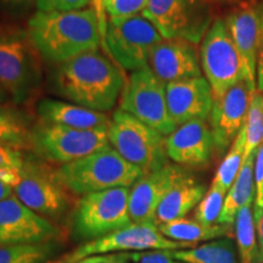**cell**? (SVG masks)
<instances>
[{"label": "cell", "mask_w": 263, "mask_h": 263, "mask_svg": "<svg viewBox=\"0 0 263 263\" xmlns=\"http://www.w3.org/2000/svg\"><path fill=\"white\" fill-rule=\"evenodd\" d=\"M195 246L189 242L166 238L155 223H132L103 238L85 242L68 254L48 263H76L85 257L106 255L118 251H145V250H184Z\"/></svg>", "instance_id": "12"}, {"label": "cell", "mask_w": 263, "mask_h": 263, "mask_svg": "<svg viewBox=\"0 0 263 263\" xmlns=\"http://www.w3.org/2000/svg\"><path fill=\"white\" fill-rule=\"evenodd\" d=\"M255 188L254 217L257 223L263 215V143L258 147L255 160Z\"/></svg>", "instance_id": "33"}, {"label": "cell", "mask_w": 263, "mask_h": 263, "mask_svg": "<svg viewBox=\"0 0 263 263\" xmlns=\"http://www.w3.org/2000/svg\"><path fill=\"white\" fill-rule=\"evenodd\" d=\"M127 186L84 195L78 202L73 234L82 240H95L132 224Z\"/></svg>", "instance_id": "6"}, {"label": "cell", "mask_w": 263, "mask_h": 263, "mask_svg": "<svg viewBox=\"0 0 263 263\" xmlns=\"http://www.w3.org/2000/svg\"><path fill=\"white\" fill-rule=\"evenodd\" d=\"M120 110L130 114L162 136L177 129L167 107L166 84L149 66L133 71L120 99Z\"/></svg>", "instance_id": "10"}, {"label": "cell", "mask_w": 263, "mask_h": 263, "mask_svg": "<svg viewBox=\"0 0 263 263\" xmlns=\"http://www.w3.org/2000/svg\"><path fill=\"white\" fill-rule=\"evenodd\" d=\"M41 58L27 29L0 21V87L14 103H26L41 87Z\"/></svg>", "instance_id": "3"}, {"label": "cell", "mask_w": 263, "mask_h": 263, "mask_svg": "<svg viewBox=\"0 0 263 263\" xmlns=\"http://www.w3.org/2000/svg\"><path fill=\"white\" fill-rule=\"evenodd\" d=\"M216 2H221V3H230V2H233V0H216Z\"/></svg>", "instance_id": "44"}, {"label": "cell", "mask_w": 263, "mask_h": 263, "mask_svg": "<svg viewBox=\"0 0 263 263\" xmlns=\"http://www.w3.org/2000/svg\"><path fill=\"white\" fill-rule=\"evenodd\" d=\"M57 174L66 189L87 195L122 186L129 188L144 173L107 145L83 159L62 164Z\"/></svg>", "instance_id": "4"}, {"label": "cell", "mask_w": 263, "mask_h": 263, "mask_svg": "<svg viewBox=\"0 0 263 263\" xmlns=\"http://www.w3.org/2000/svg\"><path fill=\"white\" fill-rule=\"evenodd\" d=\"M200 64L211 85L213 99L223 97L239 82L246 81L241 57L223 18L215 20L202 38Z\"/></svg>", "instance_id": "9"}, {"label": "cell", "mask_w": 263, "mask_h": 263, "mask_svg": "<svg viewBox=\"0 0 263 263\" xmlns=\"http://www.w3.org/2000/svg\"><path fill=\"white\" fill-rule=\"evenodd\" d=\"M256 227H257V256H256V259L254 263H263V215L259 221L256 223Z\"/></svg>", "instance_id": "40"}, {"label": "cell", "mask_w": 263, "mask_h": 263, "mask_svg": "<svg viewBox=\"0 0 263 263\" xmlns=\"http://www.w3.org/2000/svg\"><path fill=\"white\" fill-rule=\"evenodd\" d=\"M147 3L149 0H104V6L108 18H118L143 14Z\"/></svg>", "instance_id": "32"}, {"label": "cell", "mask_w": 263, "mask_h": 263, "mask_svg": "<svg viewBox=\"0 0 263 263\" xmlns=\"http://www.w3.org/2000/svg\"><path fill=\"white\" fill-rule=\"evenodd\" d=\"M107 145L108 127L77 129L42 123L32 128L31 146L39 156L51 162H73Z\"/></svg>", "instance_id": "11"}, {"label": "cell", "mask_w": 263, "mask_h": 263, "mask_svg": "<svg viewBox=\"0 0 263 263\" xmlns=\"http://www.w3.org/2000/svg\"><path fill=\"white\" fill-rule=\"evenodd\" d=\"M171 256L183 263H239L238 248L232 239L207 242L195 249L171 250Z\"/></svg>", "instance_id": "25"}, {"label": "cell", "mask_w": 263, "mask_h": 263, "mask_svg": "<svg viewBox=\"0 0 263 263\" xmlns=\"http://www.w3.org/2000/svg\"><path fill=\"white\" fill-rule=\"evenodd\" d=\"M27 32L39 55L60 65L101 45L97 14L91 8L65 12L35 11Z\"/></svg>", "instance_id": "2"}, {"label": "cell", "mask_w": 263, "mask_h": 263, "mask_svg": "<svg viewBox=\"0 0 263 263\" xmlns=\"http://www.w3.org/2000/svg\"><path fill=\"white\" fill-rule=\"evenodd\" d=\"M213 149L212 130L203 120L184 123L166 138L168 159L184 166H205L211 159Z\"/></svg>", "instance_id": "19"}, {"label": "cell", "mask_w": 263, "mask_h": 263, "mask_svg": "<svg viewBox=\"0 0 263 263\" xmlns=\"http://www.w3.org/2000/svg\"><path fill=\"white\" fill-rule=\"evenodd\" d=\"M108 143L143 173L160 170L168 163L164 136L120 108L115 111L108 126Z\"/></svg>", "instance_id": "5"}, {"label": "cell", "mask_w": 263, "mask_h": 263, "mask_svg": "<svg viewBox=\"0 0 263 263\" xmlns=\"http://www.w3.org/2000/svg\"><path fill=\"white\" fill-rule=\"evenodd\" d=\"M246 144V132L245 126L241 128L239 134L236 136L234 143L227 154L221 166L217 170L215 178H213V185L218 186L226 193H228L230 186L233 185L234 180L238 177L239 171L244 162V151Z\"/></svg>", "instance_id": "28"}, {"label": "cell", "mask_w": 263, "mask_h": 263, "mask_svg": "<svg viewBox=\"0 0 263 263\" xmlns=\"http://www.w3.org/2000/svg\"><path fill=\"white\" fill-rule=\"evenodd\" d=\"M160 232L171 240L195 244L199 241L222 238L228 235L232 227L223 224H203L196 219L180 218L157 226Z\"/></svg>", "instance_id": "24"}, {"label": "cell", "mask_w": 263, "mask_h": 263, "mask_svg": "<svg viewBox=\"0 0 263 263\" xmlns=\"http://www.w3.org/2000/svg\"><path fill=\"white\" fill-rule=\"evenodd\" d=\"M32 128L22 111L8 104H0V141L15 149L31 146Z\"/></svg>", "instance_id": "26"}, {"label": "cell", "mask_w": 263, "mask_h": 263, "mask_svg": "<svg viewBox=\"0 0 263 263\" xmlns=\"http://www.w3.org/2000/svg\"><path fill=\"white\" fill-rule=\"evenodd\" d=\"M259 20H261V28H259V48L257 59V90L263 93V2L259 3Z\"/></svg>", "instance_id": "39"}, {"label": "cell", "mask_w": 263, "mask_h": 263, "mask_svg": "<svg viewBox=\"0 0 263 263\" xmlns=\"http://www.w3.org/2000/svg\"><path fill=\"white\" fill-rule=\"evenodd\" d=\"M227 193L216 185H211L206 195L196 207L195 219L203 224H215L218 223L223 206H224Z\"/></svg>", "instance_id": "31"}, {"label": "cell", "mask_w": 263, "mask_h": 263, "mask_svg": "<svg viewBox=\"0 0 263 263\" xmlns=\"http://www.w3.org/2000/svg\"><path fill=\"white\" fill-rule=\"evenodd\" d=\"M90 5H91V9L95 11V14H97V17L99 21V28H100L101 45H103L105 50V38H106L108 17L106 15V11H105L104 0H90Z\"/></svg>", "instance_id": "38"}, {"label": "cell", "mask_w": 263, "mask_h": 263, "mask_svg": "<svg viewBox=\"0 0 263 263\" xmlns=\"http://www.w3.org/2000/svg\"><path fill=\"white\" fill-rule=\"evenodd\" d=\"M59 179L57 171H51L33 159H25L20 170L15 196L32 211L42 217L59 218L68 209V195Z\"/></svg>", "instance_id": "13"}, {"label": "cell", "mask_w": 263, "mask_h": 263, "mask_svg": "<svg viewBox=\"0 0 263 263\" xmlns=\"http://www.w3.org/2000/svg\"><path fill=\"white\" fill-rule=\"evenodd\" d=\"M224 21L244 64L246 82L257 89V59L261 28L258 5H241L233 10Z\"/></svg>", "instance_id": "20"}, {"label": "cell", "mask_w": 263, "mask_h": 263, "mask_svg": "<svg viewBox=\"0 0 263 263\" xmlns=\"http://www.w3.org/2000/svg\"><path fill=\"white\" fill-rule=\"evenodd\" d=\"M126 82L120 66L95 50L58 65L51 83L59 97L89 110L107 112L120 100Z\"/></svg>", "instance_id": "1"}, {"label": "cell", "mask_w": 263, "mask_h": 263, "mask_svg": "<svg viewBox=\"0 0 263 263\" xmlns=\"http://www.w3.org/2000/svg\"><path fill=\"white\" fill-rule=\"evenodd\" d=\"M37 115L43 123L58 124L77 129L108 127L111 122L110 118L104 112H98L73 103L51 98H44L38 101Z\"/></svg>", "instance_id": "21"}, {"label": "cell", "mask_w": 263, "mask_h": 263, "mask_svg": "<svg viewBox=\"0 0 263 263\" xmlns=\"http://www.w3.org/2000/svg\"><path fill=\"white\" fill-rule=\"evenodd\" d=\"M54 241L0 246V263H45L57 252Z\"/></svg>", "instance_id": "29"}, {"label": "cell", "mask_w": 263, "mask_h": 263, "mask_svg": "<svg viewBox=\"0 0 263 263\" xmlns=\"http://www.w3.org/2000/svg\"><path fill=\"white\" fill-rule=\"evenodd\" d=\"M90 0H37V11L65 12L87 9Z\"/></svg>", "instance_id": "34"}, {"label": "cell", "mask_w": 263, "mask_h": 263, "mask_svg": "<svg viewBox=\"0 0 263 263\" xmlns=\"http://www.w3.org/2000/svg\"><path fill=\"white\" fill-rule=\"evenodd\" d=\"M182 167L167 163L162 168L144 173L130 189L129 216L133 223H155L156 211L166 194L188 176Z\"/></svg>", "instance_id": "16"}, {"label": "cell", "mask_w": 263, "mask_h": 263, "mask_svg": "<svg viewBox=\"0 0 263 263\" xmlns=\"http://www.w3.org/2000/svg\"><path fill=\"white\" fill-rule=\"evenodd\" d=\"M246 144L244 161L257 154L263 143V93L256 90L250 103L248 118L245 122Z\"/></svg>", "instance_id": "30"}, {"label": "cell", "mask_w": 263, "mask_h": 263, "mask_svg": "<svg viewBox=\"0 0 263 263\" xmlns=\"http://www.w3.org/2000/svg\"><path fill=\"white\" fill-rule=\"evenodd\" d=\"M257 89L246 81L239 82L221 98L213 99L210 112V128L212 130L215 149L219 154L234 143L236 136L245 126L250 103Z\"/></svg>", "instance_id": "15"}, {"label": "cell", "mask_w": 263, "mask_h": 263, "mask_svg": "<svg viewBox=\"0 0 263 263\" xmlns=\"http://www.w3.org/2000/svg\"><path fill=\"white\" fill-rule=\"evenodd\" d=\"M141 15L163 39H183L194 44L202 41L213 24L209 0H149Z\"/></svg>", "instance_id": "7"}, {"label": "cell", "mask_w": 263, "mask_h": 263, "mask_svg": "<svg viewBox=\"0 0 263 263\" xmlns=\"http://www.w3.org/2000/svg\"><path fill=\"white\" fill-rule=\"evenodd\" d=\"M9 99V95L6 94V91L3 89L2 87H0V104H5L6 101H8Z\"/></svg>", "instance_id": "43"}, {"label": "cell", "mask_w": 263, "mask_h": 263, "mask_svg": "<svg viewBox=\"0 0 263 263\" xmlns=\"http://www.w3.org/2000/svg\"><path fill=\"white\" fill-rule=\"evenodd\" d=\"M149 67L164 84L201 77L196 44L183 39H163L151 52Z\"/></svg>", "instance_id": "18"}, {"label": "cell", "mask_w": 263, "mask_h": 263, "mask_svg": "<svg viewBox=\"0 0 263 263\" xmlns=\"http://www.w3.org/2000/svg\"><path fill=\"white\" fill-rule=\"evenodd\" d=\"M37 8V0H0V14L12 18L28 15Z\"/></svg>", "instance_id": "35"}, {"label": "cell", "mask_w": 263, "mask_h": 263, "mask_svg": "<svg viewBox=\"0 0 263 263\" xmlns=\"http://www.w3.org/2000/svg\"><path fill=\"white\" fill-rule=\"evenodd\" d=\"M205 184L196 182L190 174L179 180L161 201L156 211L155 224L160 226L184 218L206 195Z\"/></svg>", "instance_id": "22"}, {"label": "cell", "mask_w": 263, "mask_h": 263, "mask_svg": "<svg viewBox=\"0 0 263 263\" xmlns=\"http://www.w3.org/2000/svg\"><path fill=\"white\" fill-rule=\"evenodd\" d=\"M162 41L155 26L141 14L108 18L105 52L121 68L133 72L149 66L151 52Z\"/></svg>", "instance_id": "8"}, {"label": "cell", "mask_w": 263, "mask_h": 263, "mask_svg": "<svg viewBox=\"0 0 263 263\" xmlns=\"http://www.w3.org/2000/svg\"><path fill=\"white\" fill-rule=\"evenodd\" d=\"M108 257H110V254L95 255V256H89V257H85V258L81 259V261H78L76 263H101V262L106 261Z\"/></svg>", "instance_id": "42"}, {"label": "cell", "mask_w": 263, "mask_h": 263, "mask_svg": "<svg viewBox=\"0 0 263 263\" xmlns=\"http://www.w3.org/2000/svg\"><path fill=\"white\" fill-rule=\"evenodd\" d=\"M166 98L170 116L177 127L194 120L206 121L212 110L211 85L202 76L166 84Z\"/></svg>", "instance_id": "17"}, {"label": "cell", "mask_w": 263, "mask_h": 263, "mask_svg": "<svg viewBox=\"0 0 263 263\" xmlns=\"http://www.w3.org/2000/svg\"><path fill=\"white\" fill-rule=\"evenodd\" d=\"M255 226L254 201H250L240 209L235 218L236 244L241 263H254L257 256L258 245Z\"/></svg>", "instance_id": "27"}, {"label": "cell", "mask_w": 263, "mask_h": 263, "mask_svg": "<svg viewBox=\"0 0 263 263\" xmlns=\"http://www.w3.org/2000/svg\"><path fill=\"white\" fill-rule=\"evenodd\" d=\"M255 160L256 155L242 162L238 177L226 195L224 206L219 216L218 224L232 227L241 207L250 201H255Z\"/></svg>", "instance_id": "23"}, {"label": "cell", "mask_w": 263, "mask_h": 263, "mask_svg": "<svg viewBox=\"0 0 263 263\" xmlns=\"http://www.w3.org/2000/svg\"><path fill=\"white\" fill-rule=\"evenodd\" d=\"M12 193H14V188L0 179V201H2V200L8 199L10 196H12Z\"/></svg>", "instance_id": "41"}, {"label": "cell", "mask_w": 263, "mask_h": 263, "mask_svg": "<svg viewBox=\"0 0 263 263\" xmlns=\"http://www.w3.org/2000/svg\"><path fill=\"white\" fill-rule=\"evenodd\" d=\"M60 230L16 196L0 201V246L52 241Z\"/></svg>", "instance_id": "14"}, {"label": "cell", "mask_w": 263, "mask_h": 263, "mask_svg": "<svg viewBox=\"0 0 263 263\" xmlns=\"http://www.w3.org/2000/svg\"><path fill=\"white\" fill-rule=\"evenodd\" d=\"M171 250H156V251L136 252L133 254L134 263H183L171 256Z\"/></svg>", "instance_id": "37"}, {"label": "cell", "mask_w": 263, "mask_h": 263, "mask_svg": "<svg viewBox=\"0 0 263 263\" xmlns=\"http://www.w3.org/2000/svg\"><path fill=\"white\" fill-rule=\"evenodd\" d=\"M25 157L21 150L6 145L0 141V168L21 170Z\"/></svg>", "instance_id": "36"}]
</instances>
